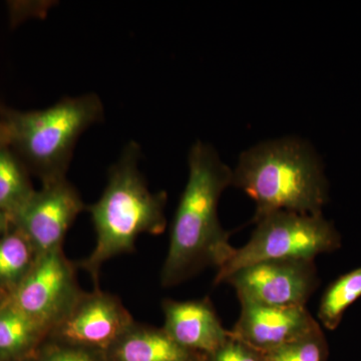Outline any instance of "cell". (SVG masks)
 <instances>
[{
	"label": "cell",
	"mask_w": 361,
	"mask_h": 361,
	"mask_svg": "<svg viewBox=\"0 0 361 361\" xmlns=\"http://www.w3.org/2000/svg\"><path fill=\"white\" fill-rule=\"evenodd\" d=\"M189 177L176 211L161 284L172 287L206 267L218 269L231 257L235 247L221 225L218 206L231 186L233 171L211 145L195 142L188 156Z\"/></svg>",
	"instance_id": "cell-1"
},
{
	"label": "cell",
	"mask_w": 361,
	"mask_h": 361,
	"mask_svg": "<svg viewBox=\"0 0 361 361\" xmlns=\"http://www.w3.org/2000/svg\"><path fill=\"white\" fill-rule=\"evenodd\" d=\"M232 185L255 203L253 221L279 211L318 215L329 200L319 159L297 137L263 142L247 149L233 171Z\"/></svg>",
	"instance_id": "cell-2"
},
{
	"label": "cell",
	"mask_w": 361,
	"mask_h": 361,
	"mask_svg": "<svg viewBox=\"0 0 361 361\" xmlns=\"http://www.w3.org/2000/svg\"><path fill=\"white\" fill-rule=\"evenodd\" d=\"M141 149L130 142L120 159L111 166L109 180L101 198L87 207L96 230L94 251L80 262L99 288L104 263L135 250L142 234L159 235L166 229L167 194L153 193L139 169Z\"/></svg>",
	"instance_id": "cell-3"
},
{
	"label": "cell",
	"mask_w": 361,
	"mask_h": 361,
	"mask_svg": "<svg viewBox=\"0 0 361 361\" xmlns=\"http://www.w3.org/2000/svg\"><path fill=\"white\" fill-rule=\"evenodd\" d=\"M2 125L13 144L44 182L65 178L82 133L102 122L104 106L96 94L66 97L51 108L6 111Z\"/></svg>",
	"instance_id": "cell-4"
},
{
	"label": "cell",
	"mask_w": 361,
	"mask_h": 361,
	"mask_svg": "<svg viewBox=\"0 0 361 361\" xmlns=\"http://www.w3.org/2000/svg\"><path fill=\"white\" fill-rule=\"evenodd\" d=\"M251 238L235 248L231 257L218 269L215 283L221 284L233 272L245 266L269 260H311L341 246L336 228L322 214L311 215L279 211L253 221Z\"/></svg>",
	"instance_id": "cell-5"
},
{
	"label": "cell",
	"mask_w": 361,
	"mask_h": 361,
	"mask_svg": "<svg viewBox=\"0 0 361 361\" xmlns=\"http://www.w3.org/2000/svg\"><path fill=\"white\" fill-rule=\"evenodd\" d=\"M223 283L231 285L240 303L306 306L320 280L314 261L269 260L240 268Z\"/></svg>",
	"instance_id": "cell-6"
},
{
	"label": "cell",
	"mask_w": 361,
	"mask_h": 361,
	"mask_svg": "<svg viewBox=\"0 0 361 361\" xmlns=\"http://www.w3.org/2000/svg\"><path fill=\"white\" fill-rule=\"evenodd\" d=\"M82 293L75 267L61 248L39 255L8 300L49 334Z\"/></svg>",
	"instance_id": "cell-7"
},
{
	"label": "cell",
	"mask_w": 361,
	"mask_h": 361,
	"mask_svg": "<svg viewBox=\"0 0 361 361\" xmlns=\"http://www.w3.org/2000/svg\"><path fill=\"white\" fill-rule=\"evenodd\" d=\"M134 323L118 297L96 288L80 294L47 341L106 353Z\"/></svg>",
	"instance_id": "cell-8"
},
{
	"label": "cell",
	"mask_w": 361,
	"mask_h": 361,
	"mask_svg": "<svg viewBox=\"0 0 361 361\" xmlns=\"http://www.w3.org/2000/svg\"><path fill=\"white\" fill-rule=\"evenodd\" d=\"M85 209L77 189L66 177L59 178L44 182L13 220L42 255L63 248L66 232Z\"/></svg>",
	"instance_id": "cell-9"
},
{
	"label": "cell",
	"mask_w": 361,
	"mask_h": 361,
	"mask_svg": "<svg viewBox=\"0 0 361 361\" xmlns=\"http://www.w3.org/2000/svg\"><path fill=\"white\" fill-rule=\"evenodd\" d=\"M240 305L233 336L264 353L322 327L306 306Z\"/></svg>",
	"instance_id": "cell-10"
},
{
	"label": "cell",
	"mask_w": 361,
	"mask_h": 361,
	"mask_svg": "<svg viewBox=\"0 0 361 361\" xmlns=\"http://www.w3.org/2000/svg\"><path fill=\"white\" fill-rule=\"evenodd\" d=\"M161 308L165 316L163 329L188 350L208 355L232 336V332L223 326L209 298L166 299Z\"/></svg>",
	"instance_id": "cell-11"
},
{
	"label": "cell",
	"mask_w": 361,
	"mask_h": 361,
	"mask_svg": "<svg viewBox=\"0 0 361 361\" xmlns=\"http://www.w3.org/2000/svg\"><path fill=\"white\" fill-rule=\"evenodd\" d=\"M109 361H206L182 348L163 329L134 323L106 353Z\"/></svg>",
	"instance_id": "cell-12"
},
{
	"label": "cell",
	"mask_w": 361,
	"mask_h": 361,
	"mask_svg": "<svg viewBox=\"0 0 361 361\" xmlns=\"http://www.w3.org/2000/svg\"><path fill=\"white\" fill-rule=\"evenodd\" d=\"M49 330L9 302L0 305V361L16 360L45 342Z\"/></svg>",
	"instance_id": "cell-13"
},
{
	"label": "cell",
	"mask_w": 361,
	"mask_h": 361,
	"mask_svg": "<svg viewBox=\"0 0 361 361\" xmlns=\"http://www.w3.org/2000/svg\"><path fill=\"white\" fill-rule=\"evenodd\" d=\"M39 257L32 242L18 227L0 237V289L16 290Z\"/></svg>",
	"instance_id": "cell-14"
},
{
	"label": "cell",
	"mask_w": 361,
	"mask_h": 361,
	"mask_svg": "<svg viewBox=\"0 0 361 361\" xmlns=\"http://www.w3.org/2000/svg\"><path fill=\"white\" fill-rule=\"evenodd\" d=\"M361 297V267L337 278L324 291L318 307V322L336 329L345 311Z\"/></svg>",
	"instance_id": "cell-15"
},
{
	"label": "cell",
	"mask_w": 361,
	"mask_h": 361,
	"mask_svg": "<svg viewBox=\"0 0 361 361\" xmlns=\"http://www.w3.org/2000/svg\"><path fill=\"white\" fill-rule=\"evenodd\" d=\"M33 193L18 159L7 148L0 149V212L13 219Z\"/></svg>",
	"instance_id": "cell-16"
},
{
	"label": "cell",
	"mask_w": 361,
	"mask_h": 361,
	"mask_svg": "<svg viewBox=\"0 0 361 361\" xmlns=\"http://www.w3.org/2000/svg\"><path fill=\"white\" fill-rule=\"evenodd\" d=\"M329 344L322 327L307 336L265 353L266 361H327Z\"/></svg>",
	"instance_id": "cell-17"
},
{
	"label": "cell",
	"mask_w": 361,
	"mask_h": 361,
	"mask_svg": "<svg viewBox=\"0 0 361 361\" xmlns=\"http://www.w3.org/2000/svg\"><path fill=\"white\" fill-rule=\"evenodd\" d=\"M37 361H109L101 351L45 341Z\"/></svg>",
	"instance_id": "cell-18"
},
{
	"label": "cell",
	"mask_w": 361,
	"mask_h": 361,
	"mask_svg": "<svg viewBox=\"0 0 361 361\" xmlns=\"http://www.w3.org/2000/svg\"><path fill=\"white\" fill-rule=\"evenodd\" d=\"M206 361H266L265 353L234 336L206 355Z\"/></svg>",
	"instance_id": "cell-19"
},
{
	"label": "cell",
	"mask_w": 361,
	"mask_h": 361,
	"mask_svg": "<svg viewBox=\"0 0 361 361\" xmlns=\"http://www.w3.org/2000/svg\"><path fill=\"white\" fill-rule=\"evenodd\" d=\"M8 144V137H7L6 128L2 123H0V149L7 148Z\"/></svg>",
	"instance_id": "cell-20"
},
{
	"label": "cell",
	"mask_w": 361,
	"mask_h": 361,
	"mask_svg": "<svg viewBox=\"0 0 361 361\" xmlns=\"http://www.w3.org/2000/svg\"><path fill=\"white\" fill-rule=\"evenodd\" d=\"M7 217L4 213L0 212V235L6 228Z\"/></svg>",
	"instance_id": "cell-21"
},
{
	"label": "cell",
	"mask_w": 361,
	"mask_h": 361,
	"mask_svg": "<svg viewBox=\"0 0 361 361\" xmlns=\"http://www.w3.org/2000/svg\"><path fill=\"white\" fill-rule=\"evenodd\" d=\"M0 305H1V304H0Z\"/></svg>",
	"instance_id": "cell-22"
}]
</instances>
